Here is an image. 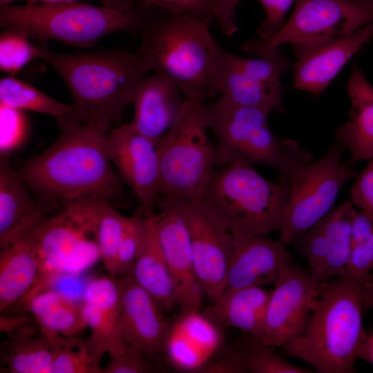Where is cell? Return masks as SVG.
Listing matches in <instances>:
<instances>
[{
    "label": "cell",
    "instance_id": "1",
    "mask_svg": "<svg viewBox=\"0 0 373 373\" xmlns=\"http://www.w3.org/2000/svg\"><path fill=\"white\" fill-rule=\"evenodd\" d=\"M61 129L46 150L27 160L18 173L44 204L113 202L124 193L106 149L111 129L84 124L69 116L57 118Z\"/></svg>",
    "mask_w": 373,
    "mask_h": 373
},
{
    "label": "cell",
    "instance_id": "2",
    "mask_svg": "<svg viewBox=\"0 0 373 373\" xmlns=\"http://www.w3.org/2000/svg\"><path fill=\"white\" fill-rule=\"evenodd\" d=\"M36 45L39 57L70 90L73 111L68 116L84 124L111 129L132 104L139 83L149 73L137 51L65 54L52 50L47 41Z\"/></svg>",
    "mask_w": 373,
    "mask_h": 373
},
{
    "label": "cell",
    "instance_id": "3",
    "mask_svg": "<svg viewBox=\"0 0 373 373\" xmlns=\"http://www.w3.org/2000/svg\"><path fill=\"white\" fill-rule=\"evenodd\" d=\"M373 274H348L321 284L320 293L302 334L284 352L320 373H352L365 332L362 290Z\"/></svg>",
    "mask_w": 373,
    "mask_h": 373
},
{
    "label": "cell",
    "instance_id": "4",
    "mask_svg": "<svg viewBox=\"0 0 373 373\" xmlns=\"http://www.w3.org/2000/svg\"><path fill=\"white\" fill-rule=\"evenodd\" d=\"M209 22L184 13L155 19L140 33L136 50L149 72L176 84L185 98L204 102L220 93L222 50Z\"/></svg>",
    "mask_w": 373,
    "mask_h": 373
},
{
    "label": "cell",
    "instance_id": "5",
    "mask_svg": "<svg viewBox=\"0 0 373 373\" xmlns=\"http://www.w3.org/2000/svg\"><path fill=\"white\" fill-rule=\"evenodd\" d=\"M153 7L143 3L124 10L79 1L9 5L0 8L1 30L26 32L40 41L49 39L90 48L112 33H141L153 19Z\"/></svg>",
    "mask_w": 373,
    "mask_h": 373
},
{
    "label": "cell",
    "instance_id": "6",
    "mask_svg": "<svg viewBox=\"0 0 373 373\" xmlns=\"http://www.w3.org/2000/svg\"><path fill=\"white\" fill-rule=\"evenodd\" d=\"M289 195L287 177L274 182L235 160L214 169L200 201L233 236L267 235L280 230Z\"/></svg>",
    "mask_w": 373,
    "mask_h": 373
},
{
    "label": "cell",
    "instance_id": "7",
    "mask_svg": "<svg viewBox=\"0 0 373 373\" xmlns=\"http://www.w3.org/2000/svg\"><path fill=\"white\" fill-rule=\"evenodd\" d=\"M269 113L233 106L218 99L204 104L206 126L216 136L218 166L235 160L262 164L289 177L298 166L312 162L309 151L296 142L283 139L268 124Z\"/></svg>",
    "mask_w": 373,
    "mask_h": 373
},
{
    "label": "cell",
    "instance_id": "8",
    "mask_svg": "<svg viewBox=\"0 0 373 373\" xmlns=\"http://www.w3.org/2000/svg\"><path fill=\"white\" fill-rule=\"evenodd\" d=\"M203 106L204 102L185 98L179 116L157 143L161 200L200 201L218 166L217 149L207 134Z\"/></svg>",
    "mask_w": 373,
    "mask_h": 373
},
{
    "label": "cell",
    "instance_id": "9",
    "mask_svg": "<svg viewBox=\"0 0 373 373\" xmlns=\"http://www.w3.org/2000/svg\"><path fill=\"white\" fill-rule=\"evenodd\" d=\"M343 146L338 141L321 159L298 166L288 177L290 195L279 240L290 244L331 211L345 183L358 173L342 162Z\"/></svg>",
    "mask_w": 373,
    "mask_h": 373
},
{
    "label": "cell",
    "instance_id": "10",
    "mask_svg": "<svg viewBox=\"0 0 373 373\" xmlns=\"http://www.w3.org/2000/svg\"><path fill=\"white\" fill-rule=\"evenodd\" d=\"M373 23V9L355 0H296L293 12L272 35L245 42L241 50L259 56L291 45L350 35Z\"/></svg>",
    "mask_w": 373,
    "mask_h": 373
},
{
    "label": "cell",
    "instance_id": "11",
    "mask_svg": "<svg viewBox=\"0 0 373 373\" xmlns=\"http://www.w3.org/2000/svg\"><path fill=\"white\" fill-rule=\"evenodd\" d=\"M99 202L67 205L60 215L37 227L41 275L52 278L75 274L100 258L97 243L89 241L86 236L97 232Z\"/></svg>",
    "mask_w": 373,
    "mask_h": 373
},
{
    "label": "cell",
    "instance_id": "12",
    "mask_svg": "<svg viewBox=\"0 0 373 373\" xmlns=\"http://www.w3.org/2000/svg\"><path fill=\"white\" fill-rule=\"evenodd\" d=\"M291 64L279 48L253 58L240 57L223 49L219 64L218 100L269 113H283L280 79Z\"/></svg>",
    "mask_w": 373,
    "mask_h": 373
},
{
    "label": "cell",
    "instance_id": "13",
    "mask_svg": "<svg viewBox=\"0 0 373 373\" xmlns=\"http://www.w3.org/2000/svg\"><path fill=\"white\" fill-rule=\"evenodd\" d=\"M172 202L190 233L196 274L211 301L224 291L235 238L220 219L200 201L162 199Z\"/></svg>",
    "mask_w": 373,
    "mask_h": 373
},
{
    "label": "cell",
    "instance_id": "14",
    "mask_svg": "<svg viewBox=\"0 0 373 373\" xmlns=\"http://www.w3.org/2000/svg\"><path fill=\"white\" fill-rule=\"evenodd\" d=\"M105 149L121 180L142 204V213H153L162 197L157 144L129 123L110 130L105 138Z\"/></svg>",
    "mask_w": 373,
    "mask_h": 373
},
{
    "label": "cell",
    "instance_id": "15",
    "mask_svg": "<svg viewBox=\"0 0 373 373\" xmlns=\"http://www.w3.org/2000/svg\"><path fill=\"white\" fill-rule=\"evenodd\" d=\"M274 284L261 343L283 347L302 334L318 297L321 284L294 263L283 271Z\"/></svg>",
    "mask_w": 373,
    "mask_h": 373
},
{
    "label": "cell",
    "instance_id": "16",
    "mask_svg": "<svg viewBox=\"0 0 373 373\" xmlns=\"http://www.w3.org/2000/svg\"><path fill=\"white\" fill-rule=\"evenodd\" d=\"M373 37V23L354 33L292 45L296 60L291 64L294 87L321 94L345 64Z\"/></svg>",
    "mask_w": 373,
    "mask_h": 373
},
{
    "label": "cell",
    "instance_id": "17",
    "mask_svg": "<svg viewBox=\"0 0 373 373\" xmlns=\"http://www.w3.org/2000/svg\"><path fill=\"white\" fill-rule=\"evenodd\" d=\"M155 214L158 241L172 277L178 307L182 312H200L203 290L198 278L190 233L175 205L168 200L160 203Z\"/></svg>",
    "mask_w": 373,
    "mask_h": 373
},
{
    "label": "cell",
    "instance_id": "18",
    "mask_svg": "<svg viewBox=\"0 0 373 373\" xmlns=\"http://www.w3.org/2000/svg\"><path fill=\"white\" fill-rule=\"evenodd\" d=\"M122 307L119 278L111 275L99 277L86 285L82 310L86 325L90 329L88 338L100 360L106 352L115 356L128 347L119 327Z\"/></svg>",
    "mask_w": 373,
    "mask_h": 373
},
{
    "label": "cell",
    "instance_id": "19",
    "mask_svg": "<svg viewBox=\"0 0 373 373\" xmlns=\"http://www.w3.org/2000/svg\"><path fill=\"white\" fill-rule=\"evenodd\" d=\"M119 280L122 291L119 327L124 340L128 345L151 356L164 353L172 323L131 273L120 277Z\"/></svg>",
    "mask_w": 373,
    "mask_h": 373
},
{
    "label": "cell",
    "instance_id": "20",
    "mask_svg": "<svg viewBox=\"0 0 373 373\" xmlns=\"http://www.w3.org/2000/svg\"><path fill=\"white\" fill-rule=\"evenodd\" d=\"M234 238L224 291L274 283L283 271L294 263V256L280 240L267 235Z\"/></svg>",
    "mask_w": 373,
    "mask_h": 373
},
{
    "label": "cell",
    "instance_id": "21",
    "mask_svg": "<svg viewBox=\"0 0 373 373\" xmlns=\"http://www.w3.org/2000/svg\"><path fill=\"white\" fill-rule=\"evenodd\" d=\"M11 166L9 153L0 154V248L3 249L47 218V205L33 198Z\"/></svg>",
    "mask_w": 373,
    "mask_h": 373
},
{
    "label": "cell",
    "instance_id": "22",
    "mask_svg": "<svg viewBox=\"0 0 373 373\" xmlns=\"http://www.w3.org/2000/svg\"><path fill=\"white\" fill-rule=\"evenodd\" d=\"M184 100L180 88L166 77L157 73L145 76L134 95L130 124L157 144L179 116Z\"/></svg>",
    "mask_w": 373,
    "mask_h": 373
},
{
    "label": "cell",
    "instance_id": "23",
    "mask_svg": "<svg viewBox=\"0 0 373 373\" xmlns=\"http://www.w3.org/2000/svg\"><path fill=\"white\" fill-rule=\"evenodd\" d=\"M220 327L200 312H182L172 323L164 353L171 364L185 372H199L221 343Z\"/></svg>",
    "mask_w": 373,
    "mask_h": 373
},
{
    "label": "cell",
    "instance_id": "24",
    "mask_svg": "<svg viewBox=\"0 0 373 373\" xmlns=\"http://www.w3.org/2000/svg\"><path fill=\"white\" fill-rule=\"evenodd\" d=\"M351 102L349 119L336 130L335 136L350 153L346 162L352 166L373 157V86L356 63L347 83Z\"/></svg>",
    "mask_w": 373,
    "mask_h": 373
},
{
    "label": "cell",
    "instance_id": "25",
    "mask_svg": "<svg viewBox=\"0 0 373 373\" xmlns=\"http://www.w3.org/2000/svg\"><path fill=\"white\" fill-rule=\"evenodd\" d=\"M131 273L164 312H171L178 306L175 285L157 237L153 213L144 215L140 243Z\"/></svg>",
    "mask_w": 373,
    "mask_h": 373
},
{
    "label": "cell",
    "instance_id": "26",
    "mask_svg": "<svg viewBox=\"0 0 373 373\" xmlns=\"http://www.w3.org/2000/svg\"><path fill=\"white\" fill-rule=\"evenodd\" d=\"M271 291L254 286L224 291L202 313L219 327H232L261 341Z\"/></svg>",
    "mask_w": 373,
    "mask_h": 373
},
{
    "label": "cell",
    "instance_id": "27",
    "mask_svg": "<svg viewBox=\"0 0 373 373\" xmlns=\"http://www.w3.org/2000/svg\"><path fill=\"white\" fill-rule=\"evenodd\" d=\"M37 227L1 249V313L23 298L40 276L41 264L35 234Z\"/></svg>",
    "mask_w": 373,
    "mask_h": 373
},
{
    "label": "cell",
    "instance_id": "28",
    "mask_svg": "<svg viewBox=\"0 0 373 373\" xmlns=\"http://www.w3.org/2000/svg\"><path fill=\"white\" fill-rule=\"evenodd\" d=\"M30 312L43 336L59 334L75 336L87 327L82 303L52 289L30 291L26 296Z\"/></svg>",
    "mask_w": 373,
    "mask_h": 373
},
{
    "label": "cell",
    "instance_id": "29",
    "mask_svg": "<svg viewBox=\"0 0 373 373\" xmlns=\"http://www.w3.org/2000/svg\"><path fill=\"white\" fill-rule=\"evenodd\" d=\"M355 207L350 200L332 209L320 222L327 245V256L318 279L321 284L345 274L351 251L352 224Z\"/></svg>",
    "mask_w": 373,
    "mask_h": 373
},
{
    "label": "cell",
    "instance_id": "30",
    "mask_svg": "<svg viewBox=\"0 0 373 373\" xmlns=\"http://www.w3.org/2000/svg\"><path fill=\"white\" fill-rule=\"evenodd\" d=\"M33 334L8 336L1 359L12 373H52V354L46 339Z\"/></svg>",
    "mask_w": 373,
    "mask_h": 373
},
{
    "label": "cell",
    "instance_id": "31",
    "mask_svg": "<svg viewBox=\"0 0 373 373\" xmlns=\"http://www.w3.org/2000/svg\"><path fill=\"white\" fill-rule=\"evenodd\" d=\"M52 354V373H103L89 340L52 334L44 336Z\"/></svg>",
    "mask_w": 373,
    "mask_h": 373
},
{
    "label": "cell",
    "instance_id": "32",
    "mask_svg": "<svg viewBox=\"0 0 373 373\" xmlns=\"http://www.w3.org/2000/svg\"><path fill=\"white\" fill-rule=\"evenodd\" d=\"M0 105L55 116L70 115L71 104H64L11 75L0 80Z\"/></svg>",
    "mask_w": 373,
    "mask_h": 373
},
{
    "label": "cell",
    "instance_id": "33",
    "mask_svg": "<svg viewBox=\"0 0 373 373\" xmlns=\"http://www.w3.org/2000/svg\"><path fill=\"white\" fill-rule=\"evenodd\" d=\"M128 218L117 211L112 203L99 202L97 246L104 267L109 275L115 277L117 253Z\"/></svg>",
    "mask_w": 373,
    "mask_h": 373
},
{
    "label": "cell",
    "instance_id": "34",
    "mask_svg": "<svg viewBox=\"0 0 373 373\" xmlns=\"http://www.w3.org/2000/svg\"><path fill=\"white\" fill-rule=\"evenodd\" d=\"M0 35V69L15 74L35 57L40 50L32 44L28 35L21 30L5 29Z\"/></svg>",
    "mask_w": 373,
    "mask_h": 373
},
{
    "label": "cell",
    "instance_id": "35",
    "mask_svg": "<svg viewBox=\"0 0 373 373\" xmlns=\"http://www.w3.org/2000/svg\"><path fill=\"white\" fill-rule=\"evenodd\" d=\"M253 343L243 350L247 372L252 373H311L310 370L296 366L266 345L253 339Z\"/></svg>",
    "mask_w": 373,
    "mask_h": 373
},
{
    "label": "cell",
    "instance_id": "36",
    "mask_svg": "<svg viewBox=\"0 0 373 373\" xmlns=\"http://www.w3.org/2000/svg\"><path fill=\"white\" fill-rule=\"evenodd\" d=\"M296 250L307 260L309 274L318 284V279L327 256L326 236L321 222L298 236L292 242Z\"/></svg>",
    "mask_w": 373,
    "mask_h": 373
},
{
    "label": "cell",
    "instance_id": "37",
    "mask_svg": "<svg viewBox=\"0 0 373 373\" xmlns=\"http://www.w3.org/2000/svg\"><path fill=\"white\" fill-rule=\"evenodd\" d=\"M144 215L135 213L128 218L117 258L116 277L131 272L138 251Z\"/></svg>",
    "mask_w": 373,
    "mask_h": 373
},
{
    "label": "cell",
    "instance_id": "38",
    "mask_svg": "<svg viewBox=\"0 0 373 373\" xmlns=\"http://www.w3.org/2000/svg\"><path fill=\"white\" fill-rule=\"evenodd\" d=\"M1 153H8L23 137L26 122L22 111L0 105Z\"/></svg>",
    "mask_w": 373,
    "mask_h": 373
},
{
    "label": "cell",
    "instance_id": "39",
    "mask_svg": "<svg viewBox=\"0 0 373 373\" xmlns=\"http://www.w3.org/2000/svg\"><path fill=\"white\" fill-rule=\"evenodd\" d=\"M144 4L169 13H184L210 21L214 18L211 0H142Z\"/></svg>",
    "mask_w": 373,
    "mask_h": 373
},
{
    "label": "cell",
    "instance_id": "40",
    "mask_svg": "<svg viewBox=\"0 0 373 373\" xmlns=\"http://www.w3.org/2000/svg\"><path fill=\"white\" fill-rule=\"evenodd\" d=\"M147 356L142 350L128 345L122 354L111 356L108 365L103 368V373L148 372L150 366L146 359Z\"/></svg>",
    "mask_w": 373,
    "mask_h": 373
},
{
    "label": "cell",
    "instance_id": "41",
    "mask_svg": "<svg viewBox=\"0 0 373 373\" xmlns=\"http://www.w3.org/2000/svg\"><path fill=\"white\" fill-rule=\"evenodd\" d=\"M352 204L373 216V157L366 167L355 178L350 189Z\"/></svg>",
    "mask_w": 373,
    "mask_h": 373
},
{
    "label": "cell",
    "instance_id": "42",
    "mask_svg": "<svg viewBox=\"0 0 373 373\" xmlns=\"http://www.w3.org/2000/svg\"><path fill=\"white\" fill-rule=\"evenodd\" d=\"M262 5L265 19L260 26V38H267L278 31L285 23L286 14L296 0H258Z\"/></svg>",
    "mask_w": 373,
    "mask_h": 373
},
{
    "label": "cell",
    "instance_id": "43",
    "mask_svg": "<svg viewBox=\"0 0 373 373\" xmlns=\"http://www.w3.org/2000/svg\"><path fill=\"white\" fill-rule=\"evenodd\" d=\"M373 271V232L352 245L346 274L355 276L372 275Z\"/></svg>",
    "mask_w": 373,
    "mask_h": 373
},
{
    "label": "cell",
    "instance_id": "44",
    "mask_svg": "<svg viewBox=\"0 0 373 373\" xmlns=\"http://www.w3.org/2000/svg\"><path fill=\"white\" fill-rule=\"evenodd\" d=\"M203 373L247 372L242 350H231L216 359H209L200 369Z\"/></svg>",
    "mask_w": 373,
    "mask_h": 373
},
{
    "label": "cell",
    "instance_id": "45",
    "mask_svg": "<svg viewBox=\"0 0 373 373\" xmlns=\"http://www.w3.org/2000/svg\"><path fill=\"white\" fill-rule=\"evenodd\" d=\"M241 0H211L214 18L217 19L222 31L231 36L238 30L236 10Z\"/></svg>",
    "mask_w": 373,
    "mask_h": 373
},
{
    "label": "cell",
    "instance_id": "46",
    "mask_svg": "<svg viewBox=\"0 0 373 373\" xmlns=\"http://www.w3.org/2000/svg\"><path fill=\"white\" fill-rule=\"evenodd\" d=\"M28 4L57 3L65 1H78V0H23ZM102 6L117 10H124L135 5L134 0H99Z\"/></svg>",
    "mask_w": 373,
    "mask_h": 373
},
{
    "label": "cell",
    "instance_id": "47",
    "mask_svg": "<svg viewBox=\"0 0 373 373\" xmlns=\"http://www.w3.org/2000/svg\"><path fill=\"white\" fill-rule=\"evenodd\" d=\"M358 358L371 363L373 365V329L367 333L358 351Z\"/></svg>",
    "mask_w": 373,
    "mask_h": 373
},
{
    "label": "cell",
    "instance_id": "48",
    "mask_svg": "<svg viewBox=\"0 0 373 373\" xmlns=\"http://www.w3.org/2000/svg\"><path fill=\"white\" fill-rule=\"evenodd\" d=\"M362 307L364 314L373 309V279L365 283L362 290Z\"/></svg>",
    "mask_w": 373,
    "mask_h": 373
},
{
    "label": "cell",
    "instance_id": "49",
    "mask_svg": "<svg viewBox=\"0 0 373 373\" xmlns=\"http://www.w3.org/2000/svg\"><path fill=\"white\" fill-rule=\"evenodd\" d=\"M363 6L373 9V0H355Z\"/></svg>",
    "mask_w": 373,
    "mask_h": 373
},
{
    "label": "cell",
    "instance_id": "50",
    "mask_svg": "<svg viewBox=\"0 0 373 373\" xmlns=\"http://www.w3.org/2000/svg\"><path fill=\"white\" fill-rule=\"evenodd\" d=\"M17 0H0V8L12 5V3Z\"/></svg>",
    "mask_w": 373,
    "mask_h": 373
}]
</instances>
